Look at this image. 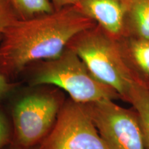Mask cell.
I'll return each instance as SVG.
<instances>
[{"mask_svg":"<svg viewBox=\"0 0 149 149\" xmlns=\"http://www.w3.org/2000/svg\"><path fill=\"white\" fill-rule=\"evenodd\" d=\"M96 24L75 5L17 20L1 33L0 72L15 76L31 64L57 57L74 35Z\"/></svg>","mask_w":149,"mask_h":149,"instance_id":"obj_1","label":"cell"},{"mask_svg":"<svg viewBox=\"0 0 149 149\" xmlns=\"http://www.w3.org/2000/svg\"><path fill=\"white\" fill-rule=\"evenodd\" d=\"M67 48L79 56L96 79L114 89L121 100L128 103L135 79L118 40L96 24L74 35Z\"/></svg>","mask_w":149,"mask_h":149,"instance_id":"obj_2","label":"cell"},{"mask_svg":"<svg viewBox=\"0 0 149 149\" xmlns=\"http://www.w3.org/2000/svg\"><path fill=\"white\" fill-rule=\"evenodd\" d=\"M31 80L33 86H56L79 104L120 99L114 89L96 79L79 56L68 48L57 57L37 61Z\"/></svg>","mask_w":149,"mask_h":149,"instance_id":"obj_3","label":"cell"},{"mask_svg":"<svg viewBox=\"0 0 149 149\" xmlns=\"http://www.w3.org/2000/svg\"><path fill=\"white\" fill-rule=\"evenodd\" d=\"M63 104L53 92H36L20 99L13 109L15 146H38L53 127Z\"/></svg>","mask_w":149,"mask_h":149,"instance_id":"obj_4","label":"cell"},{"mask_svg":"<svg viewBox=\"0 0 149 149\" xmlns=\"http://www.w3.org/2000/svg\"><path fill=\"white\" fill-rule=\"evenodd\" d=\"M40 149H109L84 105L70 100L63 104L53 127Z\"/></svg>","mask_w":149,"mask_h":149,"instance_id":"obj_5","label":"cell"},{"mask_svg":"<svg viewBox=\"0 0 149 149\" xmlns=\"http://www.w3.org/2000/svg\"><path fill=\"white\" fill-rule=\"evenodd\" d=\"M109 149H145L135 111L107 100L84 104Z\"/></svg>","mask_w":149,"mask_h":149,"instance_id":"obj_6","label":"cell"},{"mask_svg":"<svg viewBox=\"0 0 149 149\" xmlns=\"http://www.w3.org/2000/svg\"><path fill=\"white\" fill-rule=\"evenodd\" d=\"M81 13L95 22L116 40L124 35V0H77Z\"/></svg>","mask_w":149,"mask_h":149,"instance_id":"obj_7","label":"cell"},{"mask_svg":"<svg viewBox=\"0 0 149 149\" xmlns=\"http://www.w3.org/2000/svg\"><path fill=\"white\" fill-rule=\"evenodd\" d=\"M117 40L135 81L149 89V40L124 36Z\"/></svg>","mask_w":149,"mask_h":149,"instance_id":"obj_8","label":"cell"},{"mask_svg":"<svg viewBox=\"0 0 149 149\" xmlns=\"http://www.w3.org/2000/svg\"><path fill=\"white\" fill-rule=\"evenodd\" d=\"M124 3L123 37L149 40V0H124Z\"/></svg>","mask_w":149,"mask_h":149,"instance_id":"obj_9","label":"cell"},{"mask_svg":"<svg viewBox=\"0 0 149 149\" xmlns=\"http://www.w3.org/2000/svg\"><path fill=\"white\" fill-rule=\"evenodd\" d=\"M128 104L132 106L140 126L145 149H149V89L135 81L130 93Z\"/></svg>","mask_w":149,"mask_h":149,"instance_id":"obj_10","label":"cell"},{"mask_svg":"<svg viewBox=\"0 0 149 149\" xmlns=\"http://www.w3.org/2000/svg\"><path fill=\"white\" fill-rule=\"evenodd\" d=\"M19 19H26L55 10L51 0H8Z\"/></svg>","mask_w":149,"mask_h":149,"instance_id":"obj_11","label":"cell"},{"mask_svg":"<svg viewBox=\"0 0 149 149\" xmlns=\"http://www.w3.org/2000/svg\"><path fill=\"white\" fill-rule=\"evenodd\" d=\"M19 19L8 0H0V34Z\"/></svg>","mask_w":149,"mask_h":149,"instance_id":"obj_12","label":"cell"},{"mask_svg":"<svg viewBox=\"0 0 149 149\" xmlns=\"http://www.w3.org/2000/svg\"><path fill=\"white\" fill-rule=\"evenodd\" d=\"M11 131L6 117L0 111V149H3L10 142Z\"/></svg>","mask_w":149,"mask_h":149,"instance_id":"obj_13","label":"cell"},{"mask_svg":"<svg viewBox=\"0 0 149 149\" xmlns=\"http://www.w3.org/2000/svg\"><path fill=\"white\" fill-rule=\"evenodd\" d=\"M1 40V34H0V41ZM13 85L7 80L4 74L0 72V100H3L10 92Z\"/></svg>","mask_w":149,"mask_h":149,"instance_id":"obj_14","label":"cell"},{"mask_svg":"<svg viewBox=\"0 0 149 149\" xmlns=\"http://www.w3.org/2000/svg\"><path fill=\"white\" fill-rule=\"evenodd\" d=\"M55 10H60L68 6L77 4V0H51Z\"/></svg>","mask_w":149,"mask_h":149,"instance_id":"obj_15","label":"cell"},{"mask_svg":"<svg viewBox=\"0 0 149 149\" xmlns=\"http://www.w3.org/2000/svg\"><path fill=\"white\" fill-rule=\"evenodd\" d=\"M13 149H40V148H39V146L36 147H33V148H19V147L15 146V148Z\"/></svg>","mask_w":149,"mask_h":149,"instance_id":"obj_16","label":"cell"}]
</instances>
